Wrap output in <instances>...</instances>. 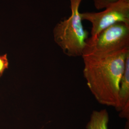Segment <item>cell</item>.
<instances>
[{
    "label": "cell",
    "instance_id": "obj_1",
    "mask_svg": "<svg viewBox=\"0 0 129 129\" xmlns=\"http://www.w3.org/2000/svg\"><path fill=\"white\" fill-rule=\"evenodd\" d=\"M129 48L114 53L84 54L83 75L88 88L100 104L119 106V92Z\"/></svg>",
    "mask_w": 129,
    "mask_h": 129
},
{
    "label": "cell",
    "instance_id": "obj_2",
    "mask_svg": "<svg viewBox=\"0 0 129 129\" xmlns=\"http://www.w3.org/2000/svg\"><path fill=\"white\" fill-rule=\"evenodd\" d=\"M71 15L57 23L53 30L54 40L64 54L69 57L83 55L88 38L83 27L79 7L81 0H70Z\"/></svg>",
    "mask_w": 129,
    "mask_h": 129
},
{
    "label": "cell",
    "instance_id": "obj_3",
    "mask_svg": "<svg viewBox=\"0 0 129 129\" xmlns=\"http://www.w3.org/2000/svg\"><path fill=\"white\" fill-rule=\"evenodd\" d=\"M126 48H129V24L118 23L103 30L94 40L88 38L83 54H106Z\"/></svg>",
    "mask_w": 129,
    "mask_h": 129
},
{
    "label": "cell",
    "instance_id": "obj_4",
    "mask_svg": "<svg viewBox=\"0 0 129 129\" xmlns=\"http://www.w3.org/2000/svg\"><path fill=\"white\" fill-rule=\"evenodd\" d=\"M82 20L91 23L90 40L107 28L118 23L129 24V0H119L101 12L80 13Z\"/></svg>",
    "mask_w": 129,
    "mask_h": 129
},
{
    "label": "cell",
    "instance_id": "obj_5",
    "mask_svg": "<svg viewBox=\"0 0 129 129\" xmlns=\"http://www.w3.org/2000/svg\"><path fill=\"white\" fill-rule=\"evenodd\" d=\"M128 102H129V55L126 58L124 72L120 81L119 106L117 111L119 112Z\"/></svg>",
    "mask_w": 129,
    "mask_h": 129
},
{
    "label": "cell",
    "instance_id": "obj_6",
    "mask_svg": "<svg viewBox=\"0 0 129 129\" xmlns=\"http://www.w3.org/2000/svg\"><path fill=\"white\" fill-rule=\"evenodd\" d=\"M109 115L106 109L93 111L86 125V129H109Z\"/></svg>",
    "mask_w": 129,
    "mask_h": 129
},
{
    "label": "cell",
    "instance_id": "obj_7",
    "mask_svg": "<svg viewBox=\"0 0 129 129\" xmlns=\"http://www.w3.org/2000/svg\"><path fill=\"white\" fill-rule=\"evenodd\" d=\"M97 10L103 9L119 0H93Z\"/></svg>",
    "mask_w": 129,
    "mask_h": 129
},
{
    "label": "cell",
    "instance_id": "obj_8",
    "mask_svg": "<svg viewBox=\"0 0 129 129\" xmlns=\"http://www.w3.org/2000/svg\"><path fill=\"white\" fill-rule=\"evenodd\" d=\"M9 62L7 55H0V77L3 75L5 70L8 68Z\"/></svg>",
    "mask_w": 129,
    "mask_h": 129
},
{
    "label": "cell",
    "instance_id": "obj_9",
    "mask_svg": "<svg viewBox=\"0 0 129 129\" xmlns=\"http://www.w3.org/2000/svg\"><path fill=\"white\" fill-rule=\"evenodd\" d=\"M119 116L121 118H124L129 120V102L126 103L119 111Z\"/></svg>",
    "mask_w": 129,
    "mask_h": 129
},
{
    "label": "cell",
    "instance_id": "obj_10",
    "mask_svg": "<svg viewBox=\"0 0 129 129\" xmlns=\"http://www.w3.org/2000/svg\"><path fill=\"white\" fill-rule=\"evenodd\" d=\"M81 1H82V0H81Z\"/></svg>",
    "mask_w": 129,
    "mask_h": 129
}]
</instances>
